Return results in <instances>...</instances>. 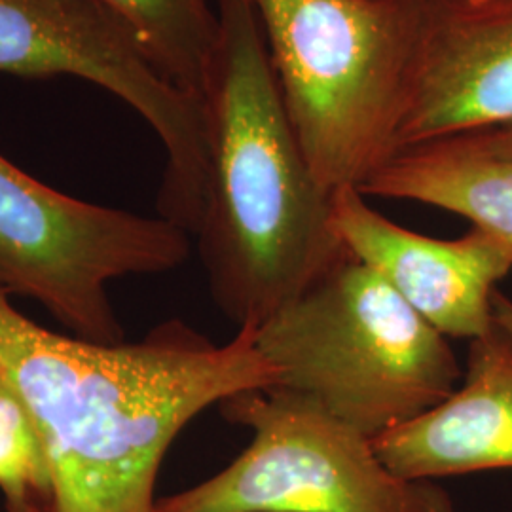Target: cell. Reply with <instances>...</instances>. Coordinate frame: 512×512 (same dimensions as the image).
I'll list each match as a JSON object with an SVG mask.
<instances>
[{
    "instance_id": "13",
    "label": "cell",
    "mask_w": 512,
    "mask_h": 512,
    "mask_svg": "<svg viewBox=\"0 0 512 512\" xmlns=\"http://www.w3.org/2000/svg\"><path fill=\"white\" fill-rule=\"evenodd\" d=\"M0 492L8 512H50L52 471L27 408L0 378Z\"/></svg>"
},
{
    "instance_id": "8",
    "label": "cell",
    "mask_w": 512,
    "mask_h": 512,
    "mask_svg": "<svg viewBox=\"0 0 512 512\" xmlns=\"http://www.w3.org/2000/svg\"><path fill=\"white\" fill-rule=\"evenodd\" d=\"M330 220L348 255L444 338L471 342L494 327V294L512 272V253L492 234L473 226L458 239L421 236L384 217L353 186L332 192Z\"/></svg>"
},
{
    "instance_id": "6",
    "label": "cell",
    "mask_w": 512,
    "mask_h": 512,
    "mask_svg": "<svg viewBox=\"0 0 512 512\" xmlns=\"http://www.w3.org/2000/svg\"><path fill=\"white\" fill-rule=\"evenodd\" d=\"M190 249L160 215L76 200L0 154V291L35 300L76 338L122 344L110 283L177 270Z\"/></svg>"
},
{
    "instance_id": "3",
    "label": "cell",
    "mask_w": 512,
    "mask_h": 512,
    "mask_svg": "<svg viewBox=\"0 0 512 512\" xmlns=\"http://www.w3.org/2000/svg\"><path fill=\"white\" fill-rule=\"evenodd\" d=\"M319 184L361 188L399 152L421 0H251Z\"/></svg>"
},
{
    "instance_id": "1",
    "label": "cell",
    "mask_w": 512,
    "mask_h": 512,
    "mask_svg": "<svg viewBox=\"0 0 512 512\" xmlns=\"http://www.w3.org/2000/svg\"><path fill=\"white\" fill-rule=\"evenodd\" d=\"M0 378L44 442L50 512H156L160 467L186 425L279 380L255 327L215 344L171 319L139 342L105 346L40 327L2 291Z\"/></svg>"
},
{
    "instance_id": "4",
    "label": "cell",
    "mask_w": 512,
    "mask_h": 512,
    "mask_svg": "<svg viewBox=\"0 0 512 512\" xmlns=\"http://www.w3.org/2000/svg\"><path fill=\"white\" fill-rule=\"evenodd\" d=\"M285 387L370 439L442 403L461 382L454 351L353 256L255 327Z\"/></svg>"
},
{
    "instance_id": "15",
    "label": "cell",
    "mask_w": 512,
    "mask_h": 512,
    "mask_svg": "<svg viewBox=\"0 0 512 512\" xmlns=\"http://www.w3.org/2000/svg\"><path fill=\"white\" fill-rule=\"evenodd\" d=\"M495 323L512 334V298L505 296L501 291L494 294Z\"/></svg>"
},
{
    "instance_id": "12",
    "label": "cell",
    "mask_w": 512,
    "mask_h": 512,
    "mask_svg": "<svg viewBox=\"0 0 512 512\" xmlns=\"http://www.w3.org/2000/svg\"><path fill=\"white\" fill-rule=\"evenodd\" d=\"M139 40L156 69L202 97L219 40L217 0H97Z\"/></svg>"
},
{
    "instance_id": "2",
    "label": "cell",
    "mask_w": 512,
    "mask_h": 512,
    "mask_svg": "<svg viewBox=\"0 0 512 512\" xmlns=\"http://www.w3.org/2000/svg\"><path fill=\"white\" fill-rule=\"evenodd\" d=\"M219 40L202 93L207 192L196 232L209 291L238 329L258 327L338 266L330 220L283 105L251 0H217Z\"/></svg>"
},
{
    "instance_id": "7",
    "label": "cell",
    "mask_w": 512,
    "mask_h": 512,
    "mask_svg": "<svg viewBox=\"0 0 512 512\" xmlns=\"http://www.w3.org/2000/svg\"><path fill=\"white\" fill-rule=\"evenodd\" d=\"M0 73L74 76L122 99L164 147L158 215L196 236L209 169L202 97L165 78L105 6L97 0H0Z\"/></svg>"
},
{
    "instance_id": "14",
    "label": "cell",
    "mask_w": 512,
    "mask_h": 512,
    "mask_svg": "<svg viewBox=\"0 0 512 512\" xmlns=\"http://www.w3.org/2000/svg\"><path fill=\"white\" fill-rule=\"evenodd\" d=\"M463 137L473 147L486 152V154H492L497 158H511L512 160V124L501 126V128L478 131V133H467Z\"/></svg>"
},
{
    "instance_id": "11",
    "label": "cell",
    "mask_w": 512,
    "mask_h": 512,
    "mask_svg": "<svg viewBox=\"0 0 512 512\" xmlns=\"http://www.w3.org/2000/svg\"><path fill=\"white\" fill-rule=\"evenodd\" d=\"M359 190L456 213L512 253V160L478 150L463 135L399 150Z\"/></svg>"
},
{
    "instance_id": "10",
    "label": "cell",
    "mask_w": 512,
    "mask_h": 512,
    "mask_svg": "<svg viewBox=\"0 0 512 512\" xmlns=\"http://www.w3.org/2000/svg\"><path fill=\"white\" fill-rule=\"evenodd\" d=\"M450 397L374 439L385 465L406 480L512 469V334L494 323L471 340Z\"/></svg>"
},
{
    "instance_id": "9",
    "label": "cell",
    "mask_w": 512,
    "mask_h": 512,
    "mask_svg": "<svg viewBox=\"0 0 512 512\" xmlns=\"http://www.w3.org/2000/svg\"><path fill=\"white\" fill-rule=\"evenodd\" d=\"M512 124V0H421L399 150Z\"/></svg>"
},
{
    "instance_id": "5",
    "label": "cell",
    "mask_w": 512,
    "mask_h": 512,
    "mask_svg": "<svg viewBox=\"0 0 512 512\" xmlns=\"http://www.w3.org/2000/svg\"><path fill=\"white\" fill-rule=\"evenodd\" d=\"M219 410L253 433L249 446L156 512H454L439 484L395 475L374 440L306 395L249 389Z\"/></svg>"
}]
</instances>
